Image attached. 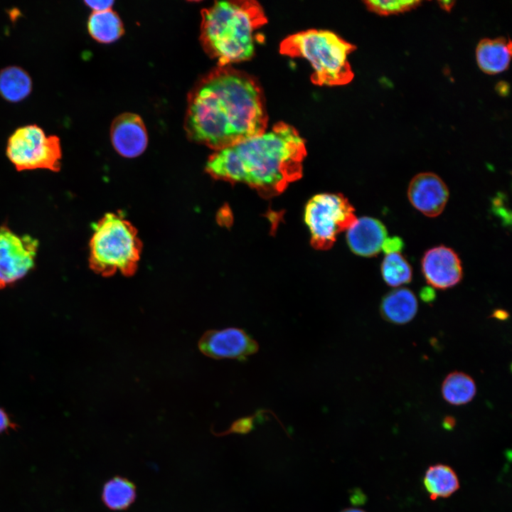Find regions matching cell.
<instances>
[{"label": "cell", "mask_w": 512, "mask_h": 512, "mask_svg": "<svg viewBox=\"0 0 512 512\" xmlns=\"http://www.w3.org/2000/svg\"><path fill=\"white\" fill-rule=\"evenodd\" d=\"M350 501L354 506L363 505L366 501V495L358 489L352 490Z\"/></svg>", "instance_id": "cell-26"}, {"label": "cell", "mask_w": 512, "mask_h": 512, "mask_svg": "<svg viewBox=\"0 0 512 512\" xmlns=\"http://www.w3.org/2000/svg\"><path fill=\"white\" fill-rule=\"evenodd\" d=\"M137 496V486L127 477L115 475L103 485L101 498L103 504L110 511H127L135 502Z\"/></svg>", "instance_id": "cell-16"}, {"label": "cell", "mask_w": 512, "mask_h": 512, "mask_svg": "<svg viewBox=\"0 0 512 512\" xmlns=\"http://www.w3.org/2000/svg\"><path fill=\"white\" fill-rule=\"evenodd\" d=\"M422 271L426 282L432 287L446 289L462 279L463 269L461 260L452 248L439 245L427 250L422 259Z\"/></svg>", "instance_id": "cell-10"}, {"label": "cell", "mask_w": 512, "mask_h": 512, "mask_svg": "<svg viewBox=\"0 0 512 512\" xmlns=\"http://www.w3.org/2000/svg\"><path fill=\"white\" fill-rule=\"evenodd\" d=\"M6 154L18 171L46 169L60 170L62 148L56 135H47L37 124L17 128L9 137Z\"/></svg>", "instance_id": "cell-6"}, {"label": "cell", "mask_w": 512, "mask_h": 512, "mask_svg": "<svg viewBox=\"0 0 512 512\" xmlns=\"http://www.w3.org/2000/svg\"><path fill=\"white\" fill-rule=\"evenodd\" d=\"M420 296L423 302L429 303L434 301L436 294L432 287H425L421 289Z\"/></svg>", "instance_id": "cell-27"}, {"label": "cell", "mask_w": 512, "mask_h": 512, "mask_svg": "<svg viewBox=\"0 0 512 512\" xmlns=\"http://www.w3.org/2000/svg\"><path fill=\"white\" fill-rule=\"evenodd\" d=\"M439 6L444 11H449L455 4L454 1H439Z\"/></svg>", "instance_id": "cell-31"}, {"label": "cell", "mask_w": 512, "mask_h": 512, "mask_svg": "<svg viewBox=\"0 0 512 512\" xmlns=\"http://www.w3.org/2000/svg\"><path fill=\"white\" fill-rule=\"evenodd\" d=\"M37 239L18 235L6 224L0 225V289L23 278L34 267Z\"/></svg>", "instance_id": "cell-8"}, {"label": "cell", "mask_w": 512, "mask_h": 512, "mask_svg": "<svg viewBox=\"0 0 512 512\" xmlns=\"http://www.w3.org/2000/svg\"><path fill=\"white\" fill-rule=\"evenodd\" d=\"M252 427L253 420L251 417L242 418L234 422L228 430L215 435L222 436L229 433L245 434L251 431Z\"/></svg>", "instance_id": "cell-23"}, {"label": "cell", "mask_w": 512, "mask_h": 512, "mask_svg": "<svg viewBox=\"0 0 512 512\" xmlns=\"http://www.w3.org/2000/svg\"><path fill=\"white\" fill-rule=\"evenodd\" d=\"M443 398L449 404L462 405L472 400L476 393L474 379L459 371L450 373L444 378L441 388Z\"/></svg>", "instance_id": "cell-20"}, {"label": "cell", "mask_w": 512, "mask_h": 512, "mask_svg": "<svg viewBox=\"0 0 512 512\" xmlns=\"http://www.w3.org/2000/svg\"><path fill=\"white\" fill-rule=\"evenodd\" d=\"M29 74L16 65L0 70V95L9 102H19L26 98L32 90Z\"/></svg>", "instance_id": "cell-17"}, {"label": "cell", "mask_w": 512, "mask_h": 512, "mask_svg": "<svg viewBox=\"0 0 512 512\" xmlns=\"http://www.w3.org/2000/svg\"><path fill=\"white\" fill-rule=\"evenodd\" d=\"M356 49L335 33L309 29L286 38L280 44L281 53L300 57L309 62L312 70L311 81L318 85H343L348 83L353 73L348 55Z\"/></svg>", "instance_id": "cell-4"}, {"label": "cell", "mask_w": 512, "mask_h": 512, "mask_svg": "<svg viewBox=\"0 0 512 512\" xmlns=\"http://www.w3.org/2000/svg\"><path fill=\"white\" fill-rule=\"evenodd\" d=\"M262 92L250 76L218 66L188 95L184 129L188 139L215 151L266 131Z\"/></svg>", "instance_id": "cell-1"}, {"label": "cell", "mask_w": 512, "mask_h": 512, "mask_svg": "<svg viewBox=\"0 0 512 512\" xmlns=\"http://www.w3.org/2000/svg\"><path fill=\"white\" fill-rule=\"evenodd\" d=\"M403 245V241L398 237L386 238L383 244L382 250L386 254L400 252Z\"/></svg>", "instance_id": "cell-24"}, {"label": "cell", "mask_w": 512, "mask_h": 512, "mask_svg": "<svg viewBox=\"0 0 512 512\" xmlns=\"http://www.w3.org/2000/svg\"><path fill=\"white\" fill-rule=\"evenodd\" d=\"M87 30L92 38L102 43H112L124 33L122 21L112 9L92 11L87 21Z\"/></svg>", "instance_id": "cell-18"}, {"label": "cell", "mask_w": 512, "mask_h": 512, "mask_svg": "<svg viewBox=\"0 0 512 512\" xmlns=\"http://www.w3.org/2000/svg\"><path fill=\"white\" fill-rule=\"evenodd\" d=\"M136 228L120 213H108L96 223L89 244V265L95 273L109 277L135 273L142 253Z\"/></svg>", "instance_id": "cell-5"}, {"label": "cell", "mask_w": 512, "mask_h": 512, "mask_svg": "<svg viewBox=\"0 0 512 512\" xmlns=\"http://www.w3.org/2000/svg\"><path fill=\"white\" fill-rule=\"evenodd\" d=\"M418 303L414 293L407 288H398L382 299L380 311L382 317L394 324H405L416 315Z\"/></svg>", "instance_id": "cell-15"}, {"label": "cell", "mask_w": 512, "mask_h": 512, "mask_svg": "<svg viewBox=\"0 0 512 512\" xmlns=\"http://www.w3.org/2000/svg\"><path fill=\"white\" fill-rule=\"evenodd\" d=\"M491 317L501 321H504L509 317V314L506 310L498 309L494 311Z\"/></svg>", "instance_id": "cell-29"}, {"label": "cell", "mask_w": 512, "mask_h": 512, "mask_svg": "<svg viewBox=\"0 0 512 512\" xmlns=\"http://www.w3.org/2000/svg\"><path fill=\"white\" fill-rule=\"evenodd\" d=\"M511 40L504 37L482 39L478 43L476 50L479 68L489 75L506 70L511 58Z\"/></svg>", "instance_id": "cell-14"}, {"label": "cell", "mask_w": 512, "mask_h": 512, "mask_svg": "<svg viewBox=\"0 0 512 512\" xmlns=\"http://www.w3.org/2000/svg\"><path fill=\"white\" fill-rule=\"evenodd\" d=\"M341 512H366L365 511L360 509V508H348L342 510Z\"/></svg>", "instance_id": "cell-32"}, {"label": "cell", "mask_w": 512, "mask_h": 512, "mask_svg": "<svg viewBox=\"0 0 512 512\" xmlns=\"http://www.w3.org/2000/svg\"><path fill=\"white\" fill-rule=\"evenodd\" d=\"M380 270L383 280L393 287L407 284L412 279V267L400 252L386 254Z\"/></svg>", "instance_id": "cell-21"}, {"label": "cell", "mask_w": 512, "mask_h": 512, "mask_svg": "<svg viewBox=\"0 0 512 512\" xmlns=\"http://www.w3.org/2000/svg\"><path fill=\"white\" fill-rule=\"evenodd\" d=\"M110 138L116 151L126 158L139 156L148 144L144 123L134 113H123L115 117L110 127Z\"/></svg>", "instance_id": "cell-12"}, {"label": "cell", "mask_w": 512, "mask_h": 512, "mask_svg": "<svg viewBox=\"0 0 512 512\" xmlns=\"http://www.w3.org/2000/svg\"><path fill=\"white\" fill-rule=\"evenodd\" d=\"M420 1H365L368 10L379 15L397 14L417 7Z\"/></svg>", "instance_id": "cell-22"}, {"label": "cell", "mask_w": 512, "mask_h": 512, "mask_svg": "<svg viewBox=\"0 0 512 512\" xmlns=\"http://www.w3.org/2000/svg\"><path fill=\"white\" fill-rule=\"evenodd\" d=\"M304 220L316 249L330 248L337 235L356 220L354 208L341 194L319 193L307 202Z\"/></svg>", "instance_id": "cell-7"}, {"label": "cell", "mask_w": 512, "mask_h": 512, "mask_svg": "<svg viewBox=\"0 0 512 512\" xmlns=\"http://www.w3.org/2000/svg\"><path fill=\"white\" fill-rule=\"evenodd\" d=\"M10 427H12V424L8 415L2 409L0 408V432L6 430Z\"/></svg>", "instance_id": "cell-28"}, {"label": "cell", "mask_w": 512, "mask_h": 512, "mask_svg": "<svg viewBox=\"0 0 512 512\" xmlns=\"http://www.w3.org/2000/svg\"><path fill=\"white\" fill-rule=\"evenodd\" d=\"M424 485L430 494V498L448 497L459 487L458 477L454 471L449 466L436 464L426 471Z\"/></svg>", "instance_id": "cell-19"}, {"label": "cell", "mask_w": 512, "mask_h": 512, "mask_svg": "<svg viewBox=\"0 0 512 512\" xmlns=\"http://www.w3.org/2000/svg\"><path fill=\"white\" fill-rule=\"evenodd\" d=\"M200 351L216 358L245 359L255 353L257 342L244 330L230 327L206 332L199 340Z\"/></svg>", "instance_id": "cell-9"}, {"label": "cell", "mask_w": 512, "mask_h": 512, "mask_svg": "<svg viewBox=\"0 0 512 512\" xmlns=\"http://www.w3.org/2000/svg\"><path fill=\"white\" fill-rule=\"evenodd\" d=\"M267 21L255 1H218L201 11L200 41L218 66L250 59L256 31Z\"/></svg>", "instance_id": "cell-3"}, {"label": "cell", "mask_w": 512, "mask_h": 512, "mask_svg": "<svg viewBox=\"0 0 512 512\" xmlns=\"http://www.w3.org/2000/svg\"><path fill=\"white\" fill-rule=\"evenodd\" d=\"M346 240L351 250L362 257L377 255L387 238L385 226L379 220L363 216L346 230Z\"/></svg>", "instance_id": "cell-13"}, {"label": "cell", "mask_w": 512, "mask_h": 512, "mask_svg": "<svg viewBox=\"0 0 512 512\" xmlns=\"http://www.w3.org/2000/svg\"><path fill=\"white\" fill-rule=\"evenodd\" d=\"M456 425V420L452 416H447L444 418L442 426L444 429L451 430Z\"/></svg>", "instance_id": "cell-30"}, {"label": "cell", "mask_w": 512, "mask_h": 512, "mask_svg": "<svg viewBox=\"0 0 512 512\" xmlns=\"http://www.w3.org/2000/svg\"><path fill=\"white\" fill-rule=\"evenodd\" d=\"M85 4L92 9V11H103L111 9L113 1H85Z\"/></svg>", "instance_id": "cell-25"}, {"label": "cell", "mask_w": 512, "mask_h": 512, "mask_svg": "<svg viewBox=\"0 0 512 512\" xmlns=\"http://www.w3.org/2000/svg\"><path fill=\"white\" fill-rule=\"evenodd\" d=\"M407 197L417 210L434 218L444 210L449 198V190L439 176L432 172H422L411 179Z\"/></svg>", "instance_id": "cell-11"}, {"label": "cell", "mask_w": 512, "mask_h": 512, "mask_svg": "<svg viewBox=\"0 0 512 512\" xmlns=\"http://www.w3.org/2000/svg\"><path fill=\"white\" fill-rule=\"evenodd\" d=\"M306 154L298 132L280 122L269 131L215 151L206 170L216 179L243 183L262 196H272L302 176Z\"/></svg>", "instance_id": "cell-2"}]
</instances>
